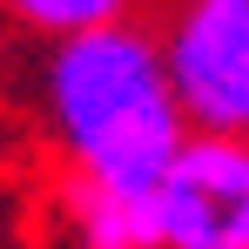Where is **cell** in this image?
Listing matches in <instances>:
<instances>
[{
  "label": "cell",
  "mask_w": 249,
  "mask_h": 249,
  "mask_svg": "<svg viewBox=\"0 0 249 249\" xmlns=\"http://www.w3.org/2000/svg\"><path fill=\"white\" fill-rule=\"evenodd\" d=\"M41 108H47V135L74 162V182L115 189L135 202H148L175 148L189 142V115L175 101L162 41L135 20L47 41Z\"/></svg>",
  "instance_id": "6da1fadb"
},
{
  "label": "cell",
  "mask_w": 249,
  "mask_h": 249,
  "mask_svg": "<svg viewBox=\"0 0 249 249\" xmlns=\"http://www.w3.org/2000/svg\"><path fill=\"white\" fill-rule=\"evenodd\" d=\"M155 249H249V135H202L175 148L148 189Z\"/></svg>",
  "instance_id": "7a4b0ae2"
},
{
  "label": "cell",
  "mask_w": 249,
  "mask_h": 249,
  "mask_svg": "<svg viewBox=\"0 0 249 249\" xmlns=\"http://www.w3.org/2000/svg\"><path fill=\"white\" fill-rule=\"evenodd\" d=\"M155 41L189 128L249 135V0H182Z\"/></svg>",
  "instance_id": "3957f363"
},
{
  "label": "cell",
  "mask_w": 249,
  "mask_h": 249,
  "mask_svg": "<svg viewBox=\"0 0 249 249\" xmlns=\"http://www.w3.org/2000/svg\"><path fill=\"white\" fill-rule=\"evenodd\" d=\"M74 236H81V249H155L148 202L88 189V182H74Z\"/></svg>",
  "instance_id": "277c9868"
},
{
  "label": "cell",
  "mask_w": 249,
  "mask_h": 249,
  "mask_svg": "<svg viewBox=\"0 0 249 249\" xmlns=\"http://www.w3.org/2000/svg\"><path fill=\"white\" fill-rule=\"evenodd\" d=\"M14 27L41 34V41H68V34H88V27H115V20H135V0H0Z\"/></svg>",
  "instance_id": "5b68a950"
}]
</instances>
